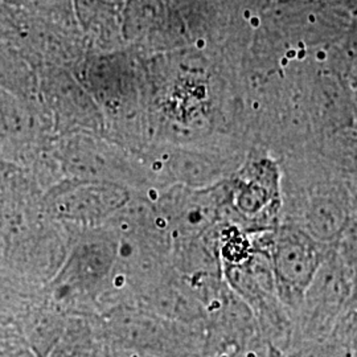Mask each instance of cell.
<instances>
[{
	"label": "cell",
	"mask_w": 357,
	"mask_h": 357,
	"mask_svg": "<svg viewBox=\"0 0 357 357\" xmlns=\"http://www.w3.org/2000/svg\"><path fill=\"white\" fill-rule=\"evenodd\" d=\"M349 191H351V221L348 227L357 229V180L349 178Z\"/></svg>",
	"instance_id": "ba28073f"
},
{
	"label": "cell",
	"mask_w": 357,
	"mask_h": 357,
	"mask_svg": "<svg viewBox=\"0 0 357 357\" xmlns=\"http://www.w3.org/2000/svg\"><path fill=\"white\" fill-rule=\"evenodd\" d=\"M323 159L347 178L357 180V126L327 135L321 149Z\"/></svg>",
	"instance_id": "8992f818"
},
{
	"label": "cell",
	"mask_w": 357,
	"mask_h": 357,
	"mask_svg": "<svg viewBox=\"0 0 357 357\" xmlns=\"http://www.w3.org/2000/svg\"><path fill=\"white\" fill-rule=\"evenodd\" d=\"M351 270L336 248L331 246L294 315L293 339L286 354L330 335L351 306Z\"/></svg>",
	"instance_id": "3957f363"
},
{
	"label": "cell",
	"mask_w": 357,
	"mask_h": 357,
	"mask_svg": "<svg viewBox=\"0 0 357 357\" xmlns=\"http://www.w3.org/2000/svg\"><path fill=\"white\" fill-rule=\"evenodd\" d=\"M225 181L209 188L175 185L167 199L166 225L175 245L203 236L224 218Z\"/></svg>",
	"instance_id": "5b68a950"
},
{
	"label": "cell",
	"mask_w": 357,
	"mask_h": 357,
	"mask_svg": "<svg viewBox=\"0 0 357 357\" xmlns=\"http://www.w3.org/2000/svg\"><path fill=\"white\" fill-rule=\"evenodd\" d=\"M352 110H354V119H355V125L357 126V79L354 81L352 84Z\"/></svg>",
	"instance_id": "9c48e42d"
},
{
	"label": "cell",
	"mask_w": 357,
	"mask_h": 357,
	"mask_svg": "<svg viewBox=\"0 0 357 357\" xmlns=\"http://www.w3.org/2000/svg\"><path fill=\"white\" fill-rule=\"evenodd\" d=\"M345 264L351 270L352 277V298H351V307L357 310V250L349 258L344 259Z\"/></svg>",
	"instance_id": "52a82bcc"
},
{
	"label": "cell",
	"mask_w": 357,
	"mask_h": 357,
	"mask_svg": "<svg viewBox=\"0 0 357 357\" xmlns=\"http://www.w3.org/2000/svg\"><path fill=\"white\" fill-rule=\"evenodd\" d=\"M268 246L277 293L294 319L331 246L321 245L289 224L268 231Z\"/></svg>",
	"instance_id": "277c9868"
},
{
	"label": "cell",
	"mask_w": 357,
	"mask_h": 357,
	"mask_svg": "<svg viewBox=\"0 0 357 357\" xmlns=\"http://www.w3.org/2000/svg\"><path fill=\"white\" fill-rule=\"evenodd\" d=\"M351 50L355 53L357 57V19L355 24L352 26V33H351Z\"/></svg>",
	"instance_id": "30bf717a"
},
{
	"label": "cell",
	"mask_w": 357,
	"mask_h": 357,
	"mask_svg": "<svg viewBox=\"0 0 357 357\" xmlns=\"http://www.w3.org/2000/svg\"><path fill=\"white\" fill-rule=\"evenodd\" d=\"M281 168V224L335 246L351 221L349 178L326 162L294 160Z\"/></svg>",
	"instance_id": "6da1fadb"
},
{
	"label": "cell",
	"mask_w": 357,
	"mask_h": 357,
	"mask_svg": "<svg viewBox=\"0 0 357 357\" xmlns=\"http://www.w3.org/2000/svg\"><path fill=\"white\" fill-rule=\"evenodd\" d=\"M224 218L248 233L275 229L282 221L281 163L268 151L253 149L225 180Z\"/></svg>",
	"instance_id": "7a4b0ae2"
},
{
	"label": "cell",
	"mask_w": 357,
	"mask_h": 357,
	"mask_svg": "<svg viewBox=\"0 0 357 357\" xmlns=\"http://www.w3.org/2000/svg\"><path fill=\"white\" fill-rule=\"evenodd\" d=\"M356 79H357V77H356Z\"/></svg>",
	"instance_id": "8fae6325"
}]
</instances>
